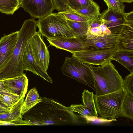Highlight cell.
<instances>
[{"instance_id":"cell-1","label":"cell","mask_w":133,"mask_h":133,"mask_svg":"<svg viewBox=\"0 0 133 133\" xmlns=\"http://www.w3.org/2000/svg\"><path fill=\"white\" fill-rule=\"evenodd\" d=\"M41 97L42 101L22 116L28 125H67L75 121L76 116L69 107L52 99Z\"/></svg>"},{"instance_id":"cell-2","label":"cell","mask_w":133,"mask_h":133,"mask_svg":"<svg viewBox=\"0 0 133 133\" xmlns=\"http://www.w3.org/2000/svg\"><path fill=\"white\" fill-rule=\"evenodd\" d=\"M37 21L34 18L25 20L18 31L17 41L8 62L0 71V79H3L24 74L22 59L26 46L36 32Z\"/></svg>"},{"instance_id":"cell-3","label":"cell","mask_w":133,"mask_h":133,"mask_svg":"<svg viewBox=\"0 0 133 133\" xmlns=\"http://www.w3.org/2000/svg\"><path fill=\"white\" fill-rule=\"evenodd\" d=\"M111 61L101 66L89 65L94 77L96 95L107 94L123 88V79Z\"/></svg>"},{"instance_id":"cell-4","label":"cell","mask_w":133,"mask_h":133,"mask_svg":"<svg viewBox=\"0 0 133 133\" xmlns=\"http://www.w3.org/2000/svg\"><path fill=\"white\" fill-rule=\"evenodd\" d=\"M127 93L123 88L107 94L94 95V101L97 113L102 118L110 120H115L122 117V106Z\"/></svg>"},{"instance_id":"cell-5","label":"cell","mask_w":133,"mask_h":133,"mask_svg":"<svg viewBox=\"0 0 133 133\" xmlns=\"http://www.w3.org/2000/svg\"><path fill=\"white\" fill-rule=\"evenodd\" d=\"M37 22L38 31L47 38L75 37L66 19L58 13L52 12Z\"/></svg>"},{"instance_id":"cell-6","label":"cell","mask_w":133,"mask_h":133,"mask_svg":"<svg viewBox=\"0 0 133 133\" xmlns=\"http://www.w3.org/2000/svg\"><path fill=\"white\" fill-rule=\"evenodd\" d=\"M61 70L64 75L88 85L95 90L94 77L89 65L73 56L66 57Z\"/></svg>"},{"instance_id":"cell-7","label":"cell","mask_w":133,"mask_h":133,"mask_svg":"<svg viewBox=\"0 0 133 133\" xmlns=\"http://www.w3.org/2000/svg\"><path fill=\"white\" fill-rule=\"evenodd\" d=\"M118 50L117 48L84 50L72 53V56L81 62L88 64L101 65L111 61Z\"/></svg>"},{"instance_id":"cell-8","label":"cell","mask_w":133,"mask_h":133,"mask_svg":"<svg viewBox=\"0 0 133 133\" xmlns=\"http://www.w3.org/2000/svg\"><path fill=\"white\" fill-rule=\"evenodd\" d=\"M21 7L34 19L42 18L55 8L52 0H20Z\"/></svg>"},{"instance_id":"cell-9","label":"cell","mask_w":133,"mask_h":133,"mask_svg":"<svg viewBox=\"0 0 133 133\" xmlns=\"http://www.w3.org/2000/svg\"><path fill=\"white\" fill-rule=\"evenodd\" d=\"M41 35L39 31L36 32L30 39V41L33 55L36 62L47 72L49 63V53Z\"/></svg>"},{"instance_id":"cell-10","label":"cell","mask_w":133,"mask_h":133,"mask_svg":"<svg viewBox=\"0 0 133 133\" xmlns=\"http://www.w3.org/2000/svg\"><path fill=\"white\" fill-rule=\"evenodd\" d=\"M22 64L24 71H29L40 76L44 80L52 84V80L47 72L43 70L36 62L32 52L30 39L24 50Z\"/></svg>"},{"instance_id":"cell-11","label":"cell","mask_w":133,"mask_h":133,"mask_svg":"<svg viewBox=\"0 0 133 133\" xmlns=\"http://www.w3.org/2000/svg\"><path fill=\"white\" fill-rule=\"evenodd\" d=\"M52 45L58 49H63L72 54L86 49L84 39L78 37L47 38Z\"/></svg>"},{"instance_id":"cell-12","label":"cell","mask_w":133,"mask_h":133,"mask_svg":"<svg viewBox=\"0 0 133 133\" xmlns=\"http://www.w3.org/2000/svg\"><path fill=\"white\" fill-rule=\"evenodd\" d=\"M18 31L5 35L0 39V71L10 59L16 44Z\"/></svg>"},{"instance_id":"cell-13","label":"cell","mask_w":133,"mask_h":133,"mask_svg":"<svg viewBox=\"0 0 133 133\" xmlns=\"http://www.w3.org/2000/svg\"><path fill=\"white\" fill-rule=\"evenodd\" d=\"M99 17L111 33L117 34L120 31L124 24L125 13L113 11L108 8L101 14Z\"/></svg>"},{"instance_id":"cell-14","label":"cell","mask_w":133,"mask_h":133,"mask_svg":"<svg viewBox=\"0 0 133 133\" xmlns=\"http://www.w3.org/2000/svg\"><path fill=\"white\" fill-rule=\"evenodd\" d=\"M118 34L111 33L96 36L85 40L86 49L96 50L117 48V46Z\"/></svg>"},{"instance_id":"cell-15","label":"cell","mask_w":133,"mask_h":133,"mask_svg":"<svg viewBox=\"0 0 133 133\" xmlns=\"http://www.w3.org/2000/svg\"><path fill=\"white\" fill-rule=\"evenodd\" d=\"M4 87L9 92L19 96L25 97L26 93L28 79L24 74L3 79Z\"/></svg>"},{"instance_id":"cell-16","label":"cell","mask_w":133,"mask_h":133,"mask_svg":"<svg viewBox=\"0 0 133 133\" xmlns=\"http://www.w3.org/2000/svg\"><path fill=\"white\" fill-rule=\"evenodd\" d=\"M118 50L133 51V25L124 23L118 34Z\"/></svg>"},{"instance_id":"cell-17","label":"cell","mask_w":133,"mask_h":133,"mask_svg":"<svg viewBox=\"0 0 133 133\" xmlns=\"http://www.w3.org/2000/svg\"><path fill=\"white\" fill-rule=\"evenodd\" d=\"M93 19L86 22L76 21L67 19L66 20L69 25L73 31L75 37L84 39L89 31Z\"/></svg>"},{"instance_id":"cell-18","label":"cell","mask_w":133,"mask_h":133,"mask_svg":"<svg viewBox=\"0 0 133 133\" xmlns=\"http://www.w3.org/2000/svg\"><path fill=\"white\" fill-rule=\"evenodd\" d=\"M110 60L119 62L130 72H133V51L118 50Z\"/></svg>"},{"instance_id":"cell-19","label":"cell","mask_w":133,"mask_h":133,"mask_svg":"<svg viewBox=\"0 0 133 133\" xmlns=\"http://www.w3.org/2000/svg\"><path fill=\"white\" fill-rule=\"evenodd\" d=\"M25 97H23L11 107L10 111L0 115V121L12 122L22 119L21 115V108Z\"/></svg>"},{"instance_id":"cell-20","label":"cell","mask_w":133,"mask_h":133,"mask_svg":"<svg viewBox=\"0 0 133 133\" xmlns=\"http://www.w3.org/2000/svg\"><path fill=\"white\" fill-rule=\"evenodd\" d=\"M42 100L35 88L30 90L28 93L21 108V115L22 117L25 113Z\"/></svg>"},{"instance_id":"cell-21","label":"cell","mask_w":133,"mask_h":133,"mask_svg":"<svg viewBox=\"0 0 133 133\" xmlns=\"http://www.w3.org/2000/svg\"><path fill=\"white\" fill-rule=\"evenodd\" d=\"M93 93L84 89L82 93V100L83 105L90 112L93 117L97 118L98 113L96 108Z\"/></svg>"},{"instance_id":"cell-22","label":"cell","mask_w":133,"mask_h":133,"mask_svg":"<svg viewBox=\"0 0 133 133\" xmlns=\"http://www.w3.org/2000/svg\"><path fill=\"white\" fill-rule=\"evenodd\" d=\"M74 10L81 15L88 17L91 19H95L99 17L101 14L99 6L93 1L88 5Z\"/></svg>"},{"instance_id":"cell-23","label":"cell","mask_w":133,"mask_h":133,"mask_svg":"<svg viewBox=\"0 0 133 133\" xmlns=\"http://www.w3.org/2000/svg\"><path fill=\"white\" fill-rule=\"evenodd\" d=\"M20 98L19 96L9 92L4 87L0 89V103L6 107H12Z\"/></svg>"},{"instance_id":"cell-24","label":"cell","mask_w":133,"mask_h":133,"mask_svg":"<svg viewBox=\"0 0 133 133\" xmlns=\"http://www.w3.org/2000/svg\"><path fill=\"white\" fill-rule=\"evenodd\" d=\"M21 7L20 0H0V12L6 14L13 15Z\"/></svg>"},{"instance_id":"cell-25","label":"cell","mask_w":133,"mask_h":133,"mask_svg":"<svg viewBox=\"0 0 133 133\" xmlns=\"http://www.w3.org/2000/svg\"><path fill=\"white\" fill-rule=\"evenodd\" d=\"M122 116L133 120V96L127 93L121 108Z\"/></svg>"},{"instance_id":"cell-26","label":"cell","mask_w":133,"mask_h":133,"mask_svg":"<svg viewBox=\"0 0 133 133\" xmlns=\"http://www.w3.org/2000/svg\"><path fill=\"white\" fill-rule=\"evenodd\" d=\"M59 14L63 16L66 19L78 22H86L91 19L89 17L81 15L74 10L68 8L66 10L58 12Z\"/></svg>"},{"instance_id":"cell-27","label":"cell","mask_w":133,"mask_h":133,"mask_svg":"<svg viewBox=\"0 0 133 133\" xmlns=\"http://www.w3.org/2000/svg\"><path fill=\"white\" fill-rule=\"evenodd\" d=\"M108 9L117 12H124L125 5L120 0H103Z\"/></svg>"},{"instance_id":"cell-28","label":"cell","mask_w":133,"mask_h":133,"mask_svg":"<svg viewBox=\"0 0 133 133\" xmlns=\"http://www.w3.org/2000/svg\"><path fill=\"white\" fill-rule=\"evenodd\" d=\"M92 1V0H68V8L76 10L88 5Z\"/></svg>"},{"instance_id":"cell-29","label":"cell","mask_w":133,"mask_h":133,"mask_svg":"<svg viewBox=\"0 0 133 133\" xmlns=\"http://www.w3.org/2000/svg\"><path fill=\"white\" fill-rule=\"evenodd\" d=\"M123 88L127 93L133 96V72L125 77L123 80Z\"/></svg>"},{"instance_id":"cell-30","label":"cell","mask_w":133,"mask_h":133,"mask_svg":"<svg viewBox=\"0 0 133 133\" xmlns=\"http://www.w3.org/2000/svg\"><path fill=\"white\" fill-rule=\"evenodd\" d=\"M69 108L72 111L79 114L82 116L92 117L90 112L83 105L72 104L70 106Z\"/></svg>"},{"instance_id":"cell-31","label":"cell","mask_w":133,"mask_h":133,"mask_svg":"<svg viewBox=\"0 0 133 133\" xmlns=\"http://www.w3.org/2000/svg\"><path fill=\"white\" fill-rule=\"evenodd\" d=\"M55 9L58 12L65 11L68 8V0H52Z\"/></svg>"},{"instance_id":"cell-32","label":"cell","mask_w":133,"mask_h":133,"mask_svg":"<svg viewBox=\"0 0 133 133\" xmlns=\"http://www.w3.org/2000/svg\"><path fill=\"white\" fill-rule=\"evenodd\" d=\"M28 125L27 123L22 119L12 122L0 121V125Z\"/></svg>"},{"instance_id":"cell-33","label":"cell","mask_w":133,"mask_h":133,"mask_svg":"<svg viewBox=\"0 0 133 133\" xmlns=\"http://www.w3.org/2000/svg\"><path fill=\"white\" fill-rule=\"evenodd\" d=\"M124 23L133 25V11L125 13Z\"/></svg>"},{"instance_id":"cell-34","label":"cell","mask_w":133,"mask_h":133,"mask_svg":"<svg viewBox=\"0 0 133 133\" xmlns=\"http://www.w3.org/2000/svg\"><path fill=\"white\" fill-rule=\"evenodd\" d=\"M104 22L103 19L99 17L94 19L91 25L90 29L98 27Z\"/></svg>"},{"instance_id":"cell-35","label":"cell","mask_w":133,"mask_h":133,"mask_svg":"<svg viewBox=\"0 0 133 133\" xmlns=\"http://www.w3.org/2000/svg\"><path fill=\"white\" fill-rule=\"evenodd\" d=\"M99 27L103 34L109 35L111 33V31L105 25L104 22L100 25Z\"/></svg>"},{"instance_id":"cell-36","label":"cell","mask_w":133,"mask_h":133,"mask_svg":"<svg viewBox=\"0 0 133 133\" xmlns=\"http://www.w3.org/2000/svg\"><path fill=\"white\" fill-rule=\"evenodd\" d=\"M12 107H6L0 103V115L9 112Z\"/></svg>"},{"instance_id":"cell-37","label":"cell","mask_w":133,"mask_h":133,"mask_svg":"<svg viewBox=\"0 0 133 133\" xmlns=\"http://www.w3.org/2000/svg\"><path fill=\"white\" fill-rule=\"evenodd\" d=\"M123 3H131L133 2V0H120Z\"/></svg>"},{"instance_id":"cell-38","label":"cell","mask_w":133,"mask_h":133,"mask_svg":"<svg viewBox=\"0 0 133 133\" xmlns=\"http://www.w3.org/2000/svg\"><path fill=\"white\" fill-rule=\"evenodd\" d=\"M4 87L3 79H0V89Z\"/></svg>"}]
</instances>
